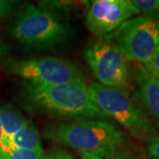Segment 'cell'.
<instances>
[{
	"instance_id": "obj_22",
	"label": "cell",
	"mask_w": 159,
	"mask_h": 159,
	"mask_svg": "<svg viewBox=\"0 0 159 159\" xmlns=\"http://www.w3.org/2000/svg\"><path fill=\"white\" fill-rule=\"evenodd\" d=\"M150 159H157V158H153V157H152V158H150Z\"/></svg>"
},
{
	"instance_id": "obj_16",
	"label": "cell",
	"mask_w": 159,
	"mask_h": 159,
	"mask_svg": "<svg viewBox=\"0 0 159 159\" xmlns=\"http://www.w3.org/2000/svg\"><path fill=\"white\" fill-rule=\"evenodd\" d=\"M42 159H75L68 152L63 149H50L43 154Z\"/></svg>"
},
{
	"instance_id": "obj_21",
	"label": "cell",
	"mask_w": 159,
	"mask_h": 159,
	"mask_svg": "<svg viewBox=\"0 0 159 159\" xmlns=\"http://www.w3.org/2000/svg\"><path fill=\"white\" fill-rule=\"evenodd\" d=\"M0 159H5V158H4V157H2V156L0 155Z\"/></svg>"
},
{
	"instance_id": "obj_20",
	"label": "cell",
	"mask_w": 159,
	"mask_h": 159,
	"mask_svg": "<svg viewBox=\"0 0 159 159\" xmlns=\"http://www.w3.org/2000/svg\"><path fill=\"white\" fill-rule=\"evenodd\" d=\"M7 146H8V141L4 135L2 129H1V126H0V155L1 156L4 154L5 150L7 148Z\"/></svg>"
},
{
	"instance_id": "obj_18",
	"label": "cell",
	"mask_w": 159,
	"mask_h": 159,
	"mask_svg": "<svg viewBox=\"0 0 159 159\" xmlns=\"http://www.w3.org/2000/svg\"><path fill=\"white\" fill-rule=\"evenodd\" d=\"M146 147L150 157L159 159V134L146 142Z\"/></svg>"
},
{
	"instance_id": "obj_17",
	"label": "cell",
	"mask_w": 159,
	"mask_h": 159,
	"mask_svg": "<svg viewBox=\"0 0 159 159\" xmlns=\"http://www.w3.org/2000/svg\"><path fill=\"white\" fill-rule=\"evenodd\" d=\"M144 66L150 74L159 80V46L155 51L151 61Z\"/></svg>"
},
{
	"instance_id": "obj_8",
	"label": "cell",
	"mask_w": 159,
	"mask_h": 159,
	"mask_svg": "<svg viewBox=\"0 0 159 159\" xmlns=\"http://www.w3.org/2000/svg\"><path fill=\"white\" fill-rule=\"evenodd\" d=\"M138 14L140 11L132 0H96L88 10L86 25L91 34L101 38Z\"/></svg>"
},
{
	"instance_id": "obj_13",
	"label": "cell",
	"mask_w": 159,
	"mask_h": 159,
	"mask_svg": "<svg viewBox=\"0 0 159 159\" xmlns=\"http://www.w3.org/2000/svg\"><path fill=\"white\" fill-rule=\"evenodd\" d=\"M44 150H28L16 148L11 145L8 142V146L2 157L5 159H42Z\"/></svg>"
},
{
	"instance_id": "obj_12",
	"label": "cell",
	"mask_w": 159,
	"mask_h": 159,
	"mask_svg": "<svg viewBox=\"0 0 159 159\" xmlns=\"http://www.w3.org/2000/svg\"><path fill=\"white\" fill-rule=\"evenodd\" d=\"M81 159H135L131 148L125 144L80 153Z\"/></svg>"
},
{
	"instance_id": "obj_7",
	"label": "cell",
	"mask_w": 159,
	"mask_h": 159,
	"mask_svg": "<svg viewBox=\"0 0 159 159\" xmlns=\"http://www.w3.org/2000/svg\"><path fill=\"white\" fill-rule=\"evenodd\" d=\"M106 36L119 44L129 62L146 66L159 46V19L144 15L132 18Z\"/></svg>"
},
{
	"instance_id": "obj_11",
	"label": "cell",
	"mask_w": 159,
	"mask_h": 159,
	"mask_svg": "<svg viewBox=\"0 0 159 159\" xmlns=\"http://www.w3.org/2000/svg\"><path fill=\"white\" fill-rule=\"evenodd\" d=\"M29 123V120L17 110L11 106L0 107V126L6 139L12 136Z\"/></svg>"
},
{
	"instance_id": "obj_9",
	"label": "cell",
	"mask_w": 159,
	"mask_h": 159,
	"mask_svg": "<svg viewBox=\"0 0 159 159\" xmlns=\"http://www.w3.org/2000/svg\"><path fill=\"white\" fill-rule=\"evenodd\" d=\"M132 75L135 89L132 96L134 102L144 111L155 128L159 130V80L140 65Z\"/></svg>"
},
{
	"instance_id": "obj_14",
	"label": "cell",
	"mask_w": 159,
	"mask_h": 159,
	"mask_svg": "<svg viewBox=\"0 0 159 159\" xmlns=\"http://www.w3.org/2000/svg\"><path fill=\"white\" fill-rule=\"evenodd\" d=\"M132 2L144 16L159 19V0H132Z\"/></svg>"
},
{
	"instance_id": "obj_1",
	"label": "cell",
	"mask_w": 159,
	"mask_h": 159,
	"mask_svg": "<svg viewBox=\"0 0 159 159\" xmlns=\"http://www.w3.org/2000/svg\"><path fill=\"white\" fill-rule=\"evenodd\" d=\"M26 102L32 110L54 118L106 120L108 117L97 107L85 81L64 84L25 87Z\"/></svg>"
},
{
	"instance_id": "obj_3",
	"label": "cell",
	"mask_w": 159,
	"mask_h": 159,
	"mask_svg": "<svg viewBox=\"0 0 159 159\" xmlns=\"http://www.w3.org/2000/svg\"><path fill=\"white\" fill-rule=\"evenodd\" d=\"M89 89L97 107L108 118L115 119L134 138L147 142L158 134L147 115L134 102L129 91L98 82H92Z\"/></svg>"
},
{
	"instance_id": "obj_10",
	"label": "cell",
	"mask_w": 159,
	"mask_h": 159,
	"mask_svg": "<svg viewBox=\"0 0 159 159\" xmlns=\"http://www.w3.org/2000/svg\"><path fill=\"white\" fill-rule=\"evenodd\" d=\"M7 141L11 145L16 148L28 150H43L39 132L30 122L12 136L8 138Z\"/></svg>"
},
{
	"instance_id": "obj_15",
	"label": "cell",
	"mask_w": 159,
	"mask_h": 159,
	"mask_svg": "<svg viewBox=\"0 0 159 159\" xmlns=\"http://www.w3.org/2000/svg\"><path fill=\"white\" fill-rule=\"evenodd\" d=\"M20 5L16 0H0V21L12 15Z\"/></svg>"
},
{
	"instance_id": "obj_6",
	"label": "cell",
	"mask_w": 159,
	"mask_h": 159,
	"mask_svg": "<svg viewBox=\"0 0 159 159\" xmlns=\"http://www.w3.org/2000/svg\"><path fill=\"white\" fill-rule=\"evenodd\" d=\"M6 68L8 73L35 85L85 81L84 74L77 64L55 57L10 59L6 63Z\"/></svg>"
},
{
	"instance_id": "obj_2",
	"label": "cell",
	"mask_w": 159,
	"mask_h": 159,
	"mask_svg": "<svg viewBox=\"0 0 159 159\" xmlns=\"http://www.w3.org/2000/svg\"><path fill=\"white\" fill-rule=\"evenodd\" d=\"M43 136L51 142L80 153L115 147L125 143V133L106 120L77 119L48 125Z\"/></svg>"
},
{
	"instance_id": "obj_19",
	"label": "cell",
	"mask_w": 159,
	"mask_h": 159,
	"mask_svg": "<svg viewBox=\"0 0 159 159\" xmlns=\"http://www.w3.org/2000/svg\"><path fill=\"white\" fill-rule=\"evenodd\" d=\"M9 45L6 43L4 40L0 38V65L3 62V60L6 58V57L9 54Z\"/></svg>"
},
{
	"instance_id": "obj_5",
	"label": "cell",
	"mask_w": 159,
	"mask_h": 159,
	"mask_svg": "<svg viewBox=\"0 0 159 159\" xmlns=\"http://www.w3.org/2000/svg\"><path fill=\"white\" fill-rule=\"evenodd\" d=\"M84 57L98 83L125 90L130 89L129 61L114 40L103 36L91 43L86 47Z\"/></svg>"
},
{
	"instance_id": "obj_4",
	"label": "cell",
	"mask_w": 159,
	"mask_h": 159,
	"mask_svg": "<svg viewBox=\"0 0 159 159\" xmlns=\"http://www.w3.org/2000/svg\"><path fill=\"white\" fill-rule=\"evenodd\" d=\"M66 24L51 11L38 5H29L12 24L11 35L30 48L47 49L62 42L68 34Z\"/></svg>"
}]
</instances>
